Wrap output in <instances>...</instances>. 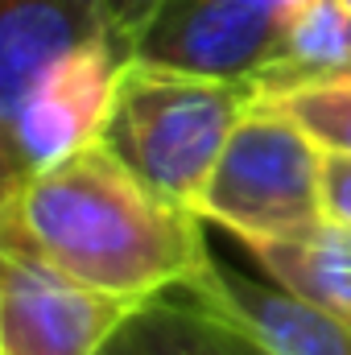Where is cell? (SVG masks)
<instances>
[{
	"mask_svg": "<svg viewBox=\"0 0 351 355\" xmlns=\"http://www.w3.org/2000/svg\"><path fill=\"white\" fill-rule=\"evenodd\" d=\"M149 355H264L248 335L223 318L190 306L186 297H162L132 318Z\"/></svg>",
	"mask_w": 351,
	"mask_h": 355,
	"instance_id": "cell-11",
	"label": "cell"
},
{
	"mask_svg": "<svg viewBox=\"0 0 351 355\" xmlns=\"http://www.w3.org/2000/svg\"><path fill=\"white\" fill-rule=\"evenodd\" d=\"M198 215L240 244L302 236L323 215V149L277 107L252 103L203 186Z\"/></svg>",
	"mask_w": 351,
	"mask_h": 355,
	"instance_id": "cell-3",
	"label": "cell"
},
{
	"mask_svg": "<svg viewBox=\"0 0 351 355\" xmlns=\"http://www.w3.org/2000/svg\"><path fill=\"white\" fill-rule=\"evenodd\" d=\"M323 215L351 227V153L323 149Z\"/></svg>",
	"mask_w": 351,
	"mask_h": 355,
	"instance_id": "cell-13",
	"label": "cell"
},
{
	"mask_svg": "<svg viewBox=\"0 0 351 355\" xmlns=\"http://www.w3.org/2000/svg\"><path fill=\"white\" fill-rule=\"evenodd\" d=\"M257 99L289 116L318 149L351 153V79H302L257 91Z\"/></svg>",
	"mask_w": 351,
	"mask_h": 355,
	"instance_id": "cell-12",
	"label": "cell"
},
{
	"mask_svg": "<svg viewBox=\"0 0 351 355\" xmlns=\"http://www.w3.org/2000/svg\"><path fill=\"white\" fill-rule=\"evenodd\" d=\"M174 297L223 318L264 355H351V318L327 314L273 281H252L219 261Z\"/></svg>",
	"mask_w": 351,
	"mask_h": 355,
	"instance_id": "cell-7",
	"label": "cell"
},
{
	"mask_svg": "<svg viewBox=\"0 0 351 355\" xmlns=\"http://www.w3.org/2000/svg\"><path fill=\"white\" fill-rule=\"evenodd\" d=\"M137 314L54 268L0 223V355H99Z\"/></svg>",
	"mask_w": 351,
	"mask_h": 355,
	"instance_id": "cell-5",
	"label": "cell"
},
{
	"mask_svg": "<svg viewBox=\"0 0 351 355\" xmlns=\"http://www.w3.org/2000/svg\"><path fill=\"white\" fill-rule=\"evenodd\" d=\"M244 248L268 272V281L281 285L285 293L327 314L351 318V227L327 219L302 236L252 240Z\"/></svg>",
	"mask_w": 351,
	"mask_h": 355,
	"instance_id": "cell-9",
	"label": "cell"
},
{
	"mask_svg": "<svg viewBox=\"0 0 351 355\" xmlns=\"http://www.w3.org/2000/svg\"><path fill=\"white\" fill-rule=\"evenodd\" d=\"M99 355H149V352H145L141 335H137V331H132V322H128V327H124V331H120V335H116V339H112Z\"/></svg>",
	"mask_w": 351,
	"mask_h": 355,
	"instance_id": "cell-16",
	"label": "cell"
},
{
	"mask_svg": "<svg viewBox=\"0 0 351 355\" xmlns=\"http://www.w3.org/2000/svg\"><path fill=\"white\" fill-rule=\"evenodd\" d=\"M348 62L351 12L339 0H310L302 8V17L293 21L285 46H281V58L252 83H257V91H273L285 87V83H302V79H327Z\"/></svg>",
	"mask_w": 351,
	"mask_h": 355,
	"instance_id": "cell-10",
	"label": "cell"
},
{
	"mask_svg": "<svg viewBox=\"0 0 351 355\" xmlns=\"http://www.w3.org/2000/svg\"><path fill=\"white\" fill-rule=\"evenodd\" d=\"M124 62H128V46L116 33H103L67 50L25 91V99L0 128L17 145L29 174L99 141Z\"/></svg>",
	"mask_w": 351,
	"mask_h": 355,
	"instance_id": "cell-6",
	"label": "cell"
},
{
	"mask_svg": "<svg viewBox=\"0 0 351 355\" xmlns=\"http://www.w3.org/2000/svg\"><path fill=\"white\" fill-rule=\"evenodd\" d=\"M310 0H157L128 58L219 79H261Z\"/></svg>",
	"mask_w": 351,
	"mask_h": 355,
	"instance_id": "cell-4",
	"label": "cell"
},
{
	"mask_svg": "<svg viewBox=\"0 0 351 355\" xmlns=\"http://www.w3.org/2000/svg\"><path fill=\"white\" fill-rule=\"evenodd\" d=\"M327 79H351V62H348V67H339L335 75H327Z\"/></svg>",
	"mask_w": 351,
	"mask_h": 355,
	"instance_id": "cell-17",
	"label": "cell"
},
{
	"mask_svg": "<svg viewBox=\"0 0 351 355\" xmlns=\"http://www.w3.org/2000/svg\"><path fill=\"white\" fill-rule=\"evenodd\" d=\"M252 103V79L194 75L128 58L99 145L157 194L198 211L207 178Z\"/></svg>",
	"mask_w": 351,
	"mask_h": 355,
	"instance_id": "cell-2",
	"label": "cell"
},
{
	"mask_svg": "<svg viewBox=\"0 0 351 355\" xmlns=\"http://www.w3.org/2000/svg\"><path fill=\"white\" fill-rule=\"evenodd\" d=\"M25 178H29V170H25V162H21V153H17V145H12L8 132L0 128V215L17 202Z\"/></svg>",
	"mask_w": 351,
	"mask_h": 355,
	"instance_id": "cell-14",
	"label": "cell"
},
{
	"mask_svg": "<svg viewBox=\"0 0 351 355\" xmlns=\"http://www.w3.org/2000/svg\"><path fill=\"white\" fill-rule=\"evenodd\" d=\"M339 4H343V8H348V12H351V0H339Z\"/></svg>",
	"mask_w": 351,
	"mask_h": 355,
	"instance_id": "cell-18",
	"label": "cell"
},
{
	"mask_svg": "<svg viewBox=\"0 0 351 355\" xmlns=\"http://www.w3.org/2000/svg\"><path fill=\"white\" fill-rule=\"evenodd\" d=\"M103 33V0H0V124L67 50Z\"/></svg>",
	"mask_w": 351,
	"mask_h": 355,
	"instance_id": "cell-8",
	"label": "cell"
},
{
	"mask_svg": "<svg viewBox=\"0 0 351 355\" xmlns=\"http://www.w3.org/2000/svg\"><path fill=\"white\" fill-rule=\"evenodd\" d=\"M153 4H157V0H103L112 33H116V37L128 46V42H132V33L141 29V21L153 12Z\"/></svg>",
	"mask_w": 351,
	"mask_h": 355,
	"instance_id": "cell-15",
	"label": "cell"
},
{
	"mask_svg": "<svg viewBox=\"0 0 351 355\" xmlns=\"http://www.w3.org/2000/svg\"><path fill=\"white\" fill-rule=\"evenodd\" d=\"M0 223L37 257L137 310L215 265L203 215L157 194L99 141L25 178Z\"/></svg>",
	"mask_w": 351,
	"mask_h": 355,
	"instance_id": "cell-1",
	"label": "cell"
}]
</instances>
